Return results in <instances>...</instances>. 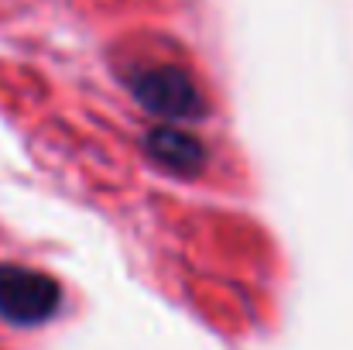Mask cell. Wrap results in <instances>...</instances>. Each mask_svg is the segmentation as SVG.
<instances>
[{
    "label": "cell",
    "instance_id": "obj_3",
    "mask_svg": "<svg viewBox=\"0 0 353 350\" xmlns=\"http://www.w3.org/2000/svg\"><path fill=\"white\" fill-rule=\"evenodd\" d=\"M148 151L154 162H161L165 168L179 172V175H192L203 168L206 162V144L179 127H158L148 137Z\"/></svg>",
    "mask_w": 353,
    "mask_h": 350
},
{
    "label": "cell",
    "instance_id": "obj_1",
    "mask_svg": "<svg viewBox=\"0 0 353 350\" xmlns=\"http://www.w3.org/2000/svg\"><path fill=\"white\" fill-rule=\"evenodd\" d=\"M62 302V292L55 278L21 268V264H0V316L14 327H38L55 316Z\"/></svg>",
    "mask_w": 353,
    "mask_h": 350
},
{
    "label": "cell",
    "instance_id": "obj_2",
    "mask_svg": "<svg viewBox=\"0 0 353 350\" xmlns=\"http://www.w3.org/2000/svg\"><path fill=\"white\" fill-rule=\"evenodd\" d=\"M134 97L158 117L168 120H189L203 114V93L192 83V76L179 66H154L134 76Z\"/></svg>",
    "mask_w": 353,
    "mask_h": 350
}]
</instances>
